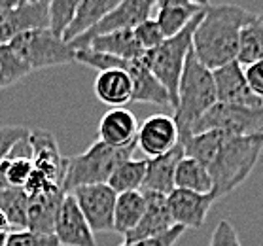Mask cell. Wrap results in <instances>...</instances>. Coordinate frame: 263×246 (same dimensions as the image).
I'll return each instance as SVG.
<instances>
[{"instance_id":"2e32d148","label":"cell","mask_w":263,"mask_h":246,"mask_svg":"<svg viewBox=\"0 0 263 246\" xmlns=\"http://www.w3.org/2000/svg\"><path fill=\"white\" fill-rule=\"evenodd\" d=\"M142 193L144 197H146L144 216L138 222L137 228L123 237L125 239L123 242H138V240L154 239V237H159V235L167 233L168 229L174 228L173 216H171V210H168L167 195L152 192Z\"/></svg>"},{"instance_id":"7402d4cb","label":"cell","mask_w":263,"mask_h":246,"mask_svg":"<svg viewBox=\"0 0 263 246\" xmlns=\"http://www.w3.org/2000/svg\"><path fill=\"white\" fill-rule=\"evenodd\" d=\"M97 99L114 108H123L127 102L133 101V82L125 70H104L97 74L95 80Z\"/></svg>"},{"instance_id":"8992f818","label":"cell","mask_w":263,"mask_h":246,"mask_svg":"<svg viewBox=\"0 0 263 246\" xmlns=\"http://www.w3.org/2000/svg\"><path fill=\"white\" fill-rule=\"evenodd\" d=\"M8 44L29 65L32 72L49 68V66L68 65L76 61V51L65 40L55 38L49 29L29 30V32L17 34Z\"/></svg>"},{"instance_id":"30bf717a","label":"cell","mask_w":263,"mask_h":246,"mask_svg":"<svg viewBox=\"0 0 263 246\" xmlns=\"http://www.w3.org/2000/svg\"><path fill=\"white\" fill-rule=\"evenodd\" d=\"M180 144L178 125L174 116L154 114L138 125L137 146L144 152L146 159L165 156Z\"/></svg>"},{"instance_id":"5b68a950","label":"cell","mask_w":263,"mask_h":246,"mask_svg":"<svg viewBox=\"0 0 263 246\" xmlns=\"http://www.w3.org/2000/svg\"><path fill=\"white\" fill-rule=\"evenodd\" d=\"M201 17H203V12L199 13V15H195V19L182 32H178L173 38H167L161 46H157L156 49H149L144 55V59L148 63L152 74L159 80V84L171 95L173 108H176L178 84H180V78H182V72H184L187 53L193 48V32L197 29Z\"/></svg>"},{"instance_id":"7c38bea8","label":"cell","mask_w":263,"mask_h":246,"mask_svg":"<svg viewBox=\"0 0 263 246\" xmlns=\"http://www.w3.org/2000/svg\"><path fill=\"white\" fill-rule=\"evenodd\" d=\"M27 142L32 150L30 159H32V167L36 173L44 174L49 182L63 187L68 157L61 154L53 135L49 131H44V129H32L29 133Z\"/></svg>"},{"instance_id":"ba28073f","label":"cell","mask_w":263,"mask_h":246,"mask_svg":"<svg viewBox=\"0 0 263 246\" xmlns=\"http://www.w3.org/2000/svg\"><path fill=\"white\" fill-rule=\"evenodd\" d=\"M154 10H156V2H152V0H123L97 27L87 30L85 34H82L76 40H72L68 46L74 51H80V49H87L89 42L97 36L137 29L138 25L152 17Z\"/></svg>"},{"instance_id":"d6986e66","label":"cell","mask_w":263,"mask_h":246,"mask_svg":"<svg viewBox=\"0 0 263 246\" xmlns=\"http://www.w3.org/2000/svg\"><path fill=\"white\" fill-rule=\"evenodd\" d=\"M206 2H190V0H163L156 4V21L165 38H173L192 23L195 15L203 12Z\"/></svg>"},{"instance_id":"484cf974","label":"cell","mask_w":263,"mask_h":246,"mask_svg":"<svg viewBox=\"0 0 263 246\" xmlns=\"http://www.w3.org/2000/svg\"><path fill=\"white\" fill-rule=\"evenodd\" d=\"M144 210H146V197H144V193L140 190L118 195L114 210L116 233L123 235V237L127 233H131L133 229L138 225V222L142 220Z\"/></svg>"},{"instance_id":"4dcf8cb0","label":"cell","mask_w":263,"mask_h":246,"mask_svg":"<svg viewBox=\"0 0 263 246\" xmlns=\"http://www.w3.org/2000/svg\"><path fill=\"white\" fill-rule=\"evenodd\" d=\"M32 72L10 44H0V89H6Z\"/></svg>"},{"instance_id":"ffe728a7","label":"cell","mask_w":263,"mask_h":246,"mask_svg":"<svg viewBox=\"0 0 263 246\" xmlns=\"http://www.w3.org/2000/svg\"><path fill=\"white\" fill-rule=\"evenodd\" d=\"M127 74L131 76L133 82V101L159 104V106H173L171 95L159 84V80L152 74L144 57L142 59L131 61V65L127 68Z\"/></svg>"},{"instance_id":"8d00e7d4","label":"cell","mask_w":263,"mask_h":246,"mask_svg":"<svg viewBox=\"0 0 263 246\" xmlns=\"http://www.w3.org/2000/svg\"><path fill=\"white\" fill-rule=\"evenodd\" d=\"M182 233H184V228L174 225L173 229H168L167 233L159 235V237L138 240V242H123V244H120V246H174L176 244V240L182 237Z\"/></svg>"},{"instance_id":"e575fe53","label":"cell","mask_w":263,"mask_h":246,"mask_svg":"<svg viewBox=\"0 0 263 246\" xmlns=\"http://www.w3.org/2000/svg\"><path fill=\"white\" fill-rule=\"evenodd\" d=\"M6 246H61L55 235L32 233L29 229L25 231H12L8 233Z\"/></svg>"},{"instance_id":"f1b7e54d","label":"cell","mask_w":263,"mask_h":246,"mask_svg":"<svg viewBox=\"0 0 263 246\" xmlns=\"http://www.w3.org/2000/svg\"><path fill=\"white\" fill-rule=\"evenodd\" d=\"M146 168H148V159H133L131 157L116 168L114 174L108 180V186L112 187L118 195L138 192V190H142Z\"/></svg>"},{"instance_id":"52a82bcc","label":"cell","mask_w":263,"mask_h":246,"mask_svg":"<svg viewBox=\"0 0 263 246\" xmlns=\"http://www.w3.org/2000/svg\"><path fill=\"white\" fill-rule=\"evenodd\" d=\"M206 131H223L235 137H263V106L239 108V106H228L218 102L214 108H210L192 127V131L185 138Z\"/></svg>"},{"instance_id":"3957f363","label":"cell","mask_w":263,"mask_h":246,"mask_svg":"<svg viewBox=\"0 0 263 246\" xmlns=\"http://www.w3.org/2000/svg\"><path fill=\"white\" fill-rule=\"evenodd\" d=\"M216 104L218 97H216L214 74L197 59L192 48L180 78L178 101L174 108V121L178 125L180 140L187 137L192 127Z\"/></svg>"},{"instance_id":"60d3db41","label":"cell","mask_w":263,"mask_h":246,"mask_svg":"<svg viewBox=\"0 0 263 246\" xmlns=\"http://www.w3.org/2000/svg\"><path fill=\"white\" fill-rule=\"evenodd\" d=\"M6 239H8L6 233H0V246H6Z\"/></svg>"},{"instance_id":"9c48e42d","label":"cell","mask_w":263,"mask_h":246,"mask_svg":"<svg viewBox=\"0 0 263 246\" xmlns=\"http://www.w3.org/2000/svg\"><path fill=\"white\" fill-rule=\"evenodd\" d=\"M93 233L114 231V210L118 193L108 184H91L72 192Z\"/></svg>"},{"instance_id":"4fadbf2b","label":"cell","mask_w":263,"mask_h":246,"mask_svg":"<svg viewBox=\"0 0 263 246\" xmlns=\"http://www.w3.org/2000/svg\"><path fill=\"white\" fill-rule=\"evenodd\" d=\"M55 239L61 246H95V233L91 231L84 212L72 193H66L59 206L53 228Z\"/></svg>"},{"instance_id":"e0dca14e","label":"cell","mask_w":263,"mask_h":246,"mask_svg":"<svg viewBox=\"0 0 263 246\" xmlns=\"http://www.w3.org/2000/svg\"><path fill=\"white\" fill-rule=\"evenodd\" d=\"M138 121L127 108H112L101 118L99 140L112 148L137 146Z\"/></svg>"},{"instance_id":"44dd1931","label":"cell","mask_w":263,"mask_h":246,"mask_svg":"<svg viewBox=\"0 0 263 246\" xmlns=\"http://www.w3.org/2000/svg\"><path fill=\"white\" fill-rule=\"evenodd\" d=\"M65 195L66 193L63 190L29 195V225L27 229L32 233L53 235L55 218H57V212H59Z\"/></svg>"},{"instance_id":"d6a6232c","label":"cell","mask_w":263,"mask_h":246,"mask_svg":"<svg viewBox=\"0 0 263 246\" xmlns=\"http://www.w3.org/2000/svg\"><path fill=\"white\" fill-rule=\"evenodd\" d=\"M135 36H137V42L140 44V48L144 51H149V49H156L157 46H161L167 38L161 32L159 25H157L156 19H146L144 23H140L137 29H133Z\"/></svg>"},{"instance_id":"9a60e30c","label":"cell","mask_w":263,"mask_h":246,"mask_svg":"<svg viewBox=\"0 0 263 246\" xmlns=\"http://www.w3.org/2000/svg\"><path fill=\"white\" fill-rule=\"evenodd\" d=\"M49 2L46 0H19L8 21L0 27V44H8L17 34L29 30L48 29Z\"/></svg>"},{"instance_id":"d4e9b609","label":"cell","mask_w":263,"mask_h":246,"mask_svg":"<svg viewBox=\"0 0 263 246\" xmlns=\"http://www.w3.org/2000/svg\"><path fill=\"white\" fill-rule=\"evenodd\" d=\"M174 186H176V190L193 192V193H199V195L214 193V180L210 176L209 168L204 167L201 161L187 156L182 157L178 167H176Z\"/></svg>"},{"instance_id":"8fae6325","label":"cell","mask_w":263,"mask_h":246,"mask_svg":"<svg viewBox=\"0 0 263 246\" xmlns=\"http://www.w3.org/2000/svg\"><path fill=\"white\" fill-rule=\"evenodd\" d=\"M216 84V97L220 104L239 106V108H259L263 101L252 93L245 78V68L233 61L229 65L212 70Z\"/></svg>"},{"instance_id":"74e56055","label":"cell","mask_w":263,"mask_h":246,"mask_svg":"<svg viewBox=\"0 0 263 246\" xmlns=\"http://www.w3.org/2000/svg\"><path fill=\"white\" fill-rule=\"evenodd\" d=\"M245 78L250 85L252 93L263 101V59L245 66Z\"/></svg>"},{"instance_id":"d590c367","label":"cell","mask_w":263,"mask_h":246,"mask_svg":"<svg viewBox=\"0 0 263 246\" xmlns=\"http://www.w3.org/2000/svg\"><path fill=\"white\" fill-rule=\"evenodd\" d=\"M209 246H242L240 244L239 233L233 228V223L228 220H220L216 223Z\"/></svg>"},{"instance_id":"603a6c76","label":"cell","mask_w":263,"mask_h":246,"mask_svg":"<svg viewBox=\"0 0 263 246\" xmlns=\"http://www.w3.org/2000/svg\"><path fill=\"white\" fill-rule=\"evenodd\" d=\"M120 2L121 0H82V2H78L76 15L72 19L70 27L66 29L63 40L66 44H70L72 40L85 34L87 30H91L93 27L101 23Z\"/></svg>"},{"instance_id":"ab89813d","label":"cell","mask_w":263,"mask_h":246,"mask_svg":"<svg viewBox=\"0 0 263 246\" xmlns=\"http://www.w3.org/2000/svg\"><path fill=\"white\" fill-rule=\"evenodd\" d=\"M10 229H12V225H10V222H8V218L0 212V233H10Z\"/></svg>"},{"instance_id":"277c9868","label":"cell","mask_w":263,"mask_h":246,"mask_svg":"<svg viewBox=\"0 0 263 246\" xmlns=\"http://www.w3.org/2000/svg\"><path fill=\"white\" fill-rule=\"evenodd\" d=\"M137 146L112 148L97 140L84 154L66 159V174L63 182L65 193H72L76 187L91 184H108L110 176L121 163L131 159Z\"/></svg>"},{"instance_id":"4316f807","label":"cell","mask_w":263,"mask_h":246,"mask_svg":"<svg viewBox=\"0 0 263 246\" xmlns=\"http://www.w3.org/2000/svg\"><path fill=\"white\" fill-rule=\"evenodd\" d=\"M0 212L15 231H25L29 225V195L23 187L0 190Z\"/></svg>"},{"instance_id":"cb8c5ba5","label":"cell","mask_w":263,"mask_h":246,"mask_svg":"<svg viewBox=\"0 0 263 246\" xmlns=\"http://www.w3.org/2000/svg\"><path fill=\"white\" fill-rule=\"evenodd\" d=\"M87 49H93V51H99V53L112 55V57H120V59H125V61L142 59L144 55H146V51L137 42V36H135L133 30H120V32L97 36L89 42Z\"/></svg>"},{"instance_id":"836d02e7","label":"cell","mask_w":263,"mask_h":246,"mask_svg":"<svg viewBox=\"0 0 263 246\" xmlns=\"http://www.w3.org/2000/svg\"><path fill=\"white\" fill-rule=\"evenodd\" d=\"M29 129L21 125H2L0 127V165L6 161L15 144L29 138Z\"/></svg>"},{"instance_id":"7a4b0ae2","label":"cell","mask_w":263,"mask_h":246,"mask_svg":"<svg viewBox=\"0 0 263 246\" xmlns=\"http://www.w3.org/2000/svg\"><path fill=\"white\" fill-rule=\"evenodd\" d=\"M256 13L235 4H206L193 32V51L206 68L216 70L237 61L240 30Z\"/></svg>"},{"instance_id":"5bb4252c","label":"cell","mask_w":263,"mask_h":246,"mask_svg":"<svg viewBox=\"0 0 263 246\" xmlns=\"http://www.w3.org/2000/svg\"><path fill=\"white\" fill-rule=\"evenodd\" d=\"M214 193L199 195L193 192L174 190L171 195H167L168 210L173 216L174 225H180L184 229H199L203 228L204 220L209 216V210L216 201Z\"/></svg>"},{"instance_id":"1f68e13d","label":"cell","mask_w":263,"mask_h":246,"mask_svg":"<svg viewBox=\"0 0 263 246\" xmlns=\"http://www.w3.org/2000/svg\"><path fill=\"white\" fill-rule=\"evenodd\" d=\"M78 2L76 0H53L49 2V25L48 29L55 38H65L66 29L70 27L76 15Z\"/></svg>"},{"instance_id":"83f0119b","label":"cell","mask_w":263,"mask_h":246,"mask_svg":"<svg viewBox=\"0 0 263 246\" xmlns=\"http://www.w3.org/2000/svg\"><path fill=\"white\" fill-rule=\"evenodd\" d=\"M259 59H263V13H256V17L240 30L237 63L245 68Z\"/></svg>"},{"instance_id":"f35d334b","label":"cell","mask_w":263,"mask_h":246,"mask_svg":"<svg viewBox=\"0 0 263 246\" xmlns=\"http://www.w3.org/2000/svg\"><path fill=\"white\" fill-rule=\"evenodd\" d=\"M17 6L15 0H0V27L6 23L10 13L13 12V8Z\"/></svg>"},{"instance_id":"ac0fdd59","label":"cell","mask_w":263,"mask_h":246,"mask_svg":"<svg viewBox=\"0 0 263 246\" xmlns=\"http://www.w3.org/2000/svg\"><path fill=\"white\" fill-rule=\"evenodd\" d=\"M185 156V150L180 142L174 150H171L165 156L148 159V168L144 176V184L140 192L161 193V195H171L176 190L174 186V174L178 167L180 159Z\"/></svg>"},{"instance_id":"6da1fadb","label":"cell","mask_w":263,"mask_h":246,"mask_svg":"<svg viewBox=\"0 0 263 246\" xmlns=\"http://www.w3.org/2000/svg\"><path fill=\"white\" fill-rule=\"evenodd\" d=\"M185 156L209 168L218 199L242 184L256 167L263 150V137H235L223 131H206L182 140Z\"/></svg>"},{"instance_id":"f546056e","label":"cell","mask_w":263,"mask_h":246,"mask_svg":"<svg viewBox=\"0 0 263 246\" xmlns=\"http://www.w3.org/2000/svg\"><path fill=\"white\" fill-rule=\"evenodd\" d=\"M32 159L30 156L8 157L0 165V190L4 187H25L32 174Z\"/></svg>"}]
</instances>
